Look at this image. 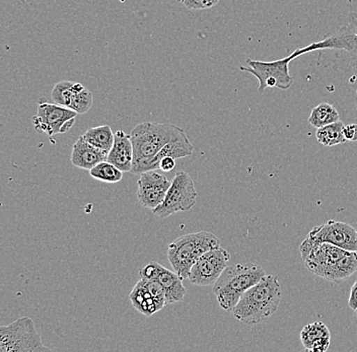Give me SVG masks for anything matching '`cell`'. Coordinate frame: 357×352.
Returning a JSON list of instances; mask_svg holds the SVG:
<instances>
[{
  "instance_id": "6da1fadb",
  "label": "cell",
  "mask_w": 357,
  "mask_h": 352,
  "mask_svg": "<svg viewBox=\"0 0 357 352\" xmlns=\"http://www.w3.org/2000/svg\"><path fill=\"white\" fill-rule=\"evenodd\" d=\"M281 298L282 291L278 278L266 274L243 295L234 307V317L247 325L264 322L278 311Z\"/></svg>"
},
{
  "instance_id": "7a4b0ae2",
  "label": "cell",
  "mask_w": 357,
  "mask_h": 352,
  "mask_svg": "<svg viewBox=\"0 0 357 352\" xmlns=\"http://www.w3.org/2000/svg\"><path fill=\"white\" fill-rule=\"evenodd\" d=\"M303 261L312 273L336 284L344 282L357 271V252L329 243L314 246Z\"/></svg>"
},
{
  "instance_id": "3957f363",
  "label": "cell",
  "mask_w": 357,
  "mask_h": 352,
  "mask_svg": "<svg viewBox=\"0 0 357 352\" xmlns=\"http://www.w3.org/2000/svg\"><path fill=\"white\" fill-rule=\"evenodd\" d=\"M266 275L264 268L254 263H240L227 266L218 282L213 293L225 311L233 312L243 295Z\"/></svg>"
},
{
  "instance_id": "277c9868",
  "label": "cell",
  "mask_w": 357,
  "mask_h": 352,
  "mask_svg": "<svg viewBox=\"0 0 357 352\" xmlns=\"http://www.w3.org/2000/svg\"><path fill=\"white\" fill-rule=\"evenodd\" d=\"M220 246V239L209 231L187 234L169 244L167 259L183 280H188L190 270L198 258Z\"/></svg>"
},
{
  "instance_id": "5b68a950",
  "label": "cell",
  "mask_w": 357,
  "mask_h": 352,
  "mask_svg": "<svg viewBox=\"0 0 357 352\" xmlns=\"http://www.w3.org/2000/svg\"><path fill=\"white\" fill-rule=\"evenodd\" d=\"M134 162L155 157L160 149L173 140L187 135L184 129L175 124L144 122L131 131Z\"/></svg>"
},
{
  "instance_id": "8992f818",
  "label": "cell",
  "mask_w": 357,
  "mask_h": 352,
  "mask_svg": "<svg viewBox=\"0 0 357 352\" xmlns=\"http://www.w3.org/2000/svg\"><path fill=\"white\" fill-rule=\"evenodd\" d=\"M329 243L348 251L357 252V229L346 222L329 220L314 227L301 244V258L305 259L317 245Z\"/></svg>"
},
{
  "instance_id": "52a82bcc",
  "label": "cell",
  "mask_w": 357,
  "mask_h": 352,
  "mask_svg": "<svg viewBox=\"0 0 357 352\" xmlns=\"http://www.w3.org/2000/svg\"><path fill=\"white\" fill-rule=\"evenodd\" d=\"M51 349L44 346L41 336L36 330L32 319H17L8 326L0 327V352H43Z\"/></svg>"
},
{
  "instance_id": "ba28073f",
  "label": "cell",
  "mask_w": 357,
  "mask_h": 352,
  "mask_svg": "<svg viewBox=\"0 0 357 352\" xmlns=\"http://www.w3.org/2000/svg\"><path fill=\"white\" fill-rule=\"evenodd\" d=\"M197 190L187 171H178L172 180L164 201L153 209V215L166 218L178 213L189 211L197 201Z\"/></svg>"
},
{
  "instance_id": "9c48e42d",
  "label": "cell",
  "mask_w": 357,
  "mask_h": 352,
  "mask_svg": "<svg viewBox=\"0 0 357 352\" xmlns=\"http://www.w3.org/2000/svg\"><path fill=\"white\" fill-rule=\"evenodd\" d=\"M294 59L296 56L294 53L289 56L274 61L248 59V68L241 66V70L251 73L259 80V93H263L267 88L287 91L294 82L289 73V63Z\"/></svg>"
},
{
  "instance_id": "30bf717a",
  "label": "cell",
  "mask_w": 357,
  "mask_h": 352,
  "mask_svg": "<svg viewBox=\"0 0 357 352\" xmlns=\"http://www.w3.org/2000/svg\"><path fill=\"white\" fill-rule=\"evenodd\" d=\"M77 115L75 111L55 102H40L33 124L39 132L54 137L70 130L75 125Z\"/></svg>"
},
{
  "instance_id": "8fae6325",
  "label": "cell",
  "mask_w": 357,
  "mask_h": 352,
  "mask_svg": "<svg viewBox=\"0 0 357 352\" xmlns=\"http://www.w3.org/2000/svg\"><path fill=\"white\" fill-rule=\"evenodd\" d=\"M318 50H340L347 52L351 56L357 58V15L350 10L347 17V23L334 32L333 34L326 36L320 42L310 44L305 48L294 51L296 57L307 53Z\"/></svg>"
},
{
  "instance_id": "7c38bea8",
  "label": "cell",
  "mask_w": 357,
  "mask_h": 352,
  "mask_svg": "<svg viewBox=\"0 0 357 352\" xmlns=\"http://www.w3.org/2000/svg\"><path fill=\"white\" fill-rule=\"evenodd\" d=\"M229 259L231 255L222 247L206 252L192 266L189 282L197 286L213 285L227 268Z\"/></svg>"
},
{
  "instance_id": "4fadbf2b",
  "label": "cell",
  "mask_w": 357,
  "mask_h": 352,
  "mask_svg": "<svg viewBox=\"0 0 357 352\" xmlns=\"http://www.w3.org/2000/svg\"><path fill=\"white\" fill-rule=\"evenodd\" d=\"M53 102L66 107L77 114H86L93 107V97L82 84L62 80L57 82L51 93Z\"/></svg>"
},
{
  "instance_id": "5bb4252c",
  "label": "cell",
  "mask_w": 357,
  "mask_h": 352,
  "mask_svg": "<svg viewBox=\"0 0 357 352\" xmlns=\"http://www.w3.org/2000/svg\"><path fill=\"white\" fill-rule=\"evenodd\" d=\"M171 184L172 181L162 174L155 171H145L137 181L138 200L145 208L153 211L164 201Z\"/></svg>"
},
{
  "instance_id": "9a60e30c",
  "label": "cell",
  "mask_w": 357,
  "mask_h": 352,
  "mask_svg": "<svg viewBox=\"0 0 357 352\" xmlns=\"http://www.w3.org/2000/svg\"><path fill=\"white\" fill-rule=\"evenodd\" d=\"M194 146L190 142L188 137L178 138V139L173 140V141L167 144L164 148L160 149V153L153 158H147V159H142L135 160L133 162V168L131 173L135 175H142V173L149 171H155L158 169L160 160L162 158L173 157L176 160L183 159V158L191 157L193 155Z\"/></svg>"
},
{
  "instance_id": "2e32d148",
  "label": "cell",
  "mask_w": 357,
  "mask_h": 352,
  "mask_svg": "<svg viewBox=\"0 0 357 352\" xmlns=\"http://www.w3.org/2000/svg\"><path fill=\"white\" fill-rule=\"evenodd\" d=\"M108 162L120 169L123 173L130 171L133 168L134 148L131 135L123 130L115 133V139L108 155Z\"/></svg>"
},
{
  "instance_id": "e0dca14e",
  "label": "cell",
  "mask_w": 357,
  "mask_h": 352,
  "mask_svg": "<svg viewBox=\"0 0 357 352\" xmlns=\"http://www.w3.org/2000/svg\"><path fill=\"white\" fill-rule=\"evenodd\" d=\"M109 153L95 148L82 137L78 138L71 153V162L77 168L89 171L108 159Z\"/></svg>"
},
{
  "instance_id": "ac0fdd59",
  "label": "cell",
  "mask_w": 357,
  "mask_h": 352,
  "mask_svg": "<svg viewBox=\"0 0 357 352\" xmlns=\"http://www.w3.org/2000/svg\"><path fill=\"white\" fill-rule=\"evenodd\" d=\"M301 341L307 351L326 352L331 343V333L323 322H314L301 330Z\"/></svg>"
},
{
  "instance_id": "d6986e66",
  "label": "cell",
  "mask_w": 357,
  "mask_h": 352,
  "mask_svg": "<svg viewBox=\"0 0 357 352\" xmlns=\"http://www.w3.org/2000/svg\"><path fill=\"white\" fill-rule=\"evenodd\" d=\"M166 293L167 305L182 302L186 296V289L183 284V278L175 271L169 270L160 265V273L156 280Z\"/></svg>"
},
{
  "instance_id": "ffe728a7",
  "label": "cell",
  "mask_w": 357,
  "mask_h": 352,
  "mask_svg": "<svg viewBox=\"0 0 357 352\" xmlns=\"http://www.w3.org/2000/svg\"><path fill=\"white\" fill-rule=\"evenodd\" d=\"M129 298L135 309L146 317H151L153 314L164 309V307L158 304V300L151 295L142 280H140L133 287L132 291L129 295Z\"/></svg>"
},
{
  "instance_id": "44dd1931",
  "label": "cell",
  "mask_w": 357,
  "mask_h": 352,
  "mask_svg": "<svg viewBox=\"0 0 357 352\" xmlns=\"http://www.w3.org/2000/svg\"><path fill=\"white\" fill-rule=\"evenodd\" d=\"M82 137L95 148L109 153L114 144L115 133H113L110 126L100 125L88 129Z\"/></svg>"
},
{
  "instance_id": "7402d4cb",
  "label": "cell",
  "mask_w": 357,
  "mask_h": 352,
  "mask_svg": "<svg viewBox=\"0 0 357 352\" xmlns=\"http://www.w3.org/2000/svg\"><path fill=\"white\" fill-rule=\"evenodd\" d=\"M344 126L343 122L339 120L329 125L321 127L317 129V140L324 146H335L344 144L346 142L344 133H343Z\"/></svg>"
},
{
  "instance_id": "603a6c76",
  "label": "cell",
  "mask_w": 357,
  "mask_h": 352,
  "mask_svg": "<svg viewBox=\"0 0 357 352\" xmlns=\"http://www.w3.org/2000/svg\"><path fill=\"white\" fill-rule=\"evenodd\" d=\"M340 120V115L333 105L329 102H322L312 109L309 117V123L314 128H321Z\"/></svg>"
},
{
  "instance_id": "cb8c5ba5",
  "label": "cell",
  "mask_w": 357,
  "mask_h": 352,
  "mask_svg": "<svg viewBox=\"0 0 357 352\" xmlns=\"http://www.w3.org/2000/svg\"><path fill=\"white\" fill-rule=\"evenodd\" d=\"M89 171L91 177L100 182L114 184V183L120 182L123 179V171L108 160L100 162L95 168Z\"/></svg>"
},
{
  "instance_id": "d4e9b609",
  "label": "cell",
  "mask_w": 357,
  "mask_h": 352,
  "mask_svg": "<svg viewBox=\"0 0 357 352\" xmlns=\"http://www.w3.org/2000/svg\"><path fill=\"white\" fill-rule=\"evenodd\" d=\"M220 2V0H182V3L190 10H209Z\"/></svg>"
},
{
  "instance_id": "484cf974",
  "label": "cell",
  "mask_w": 357,
  "mask_h": 352,
  "mask_svg": "<svg viewBox=\"0 0 357 352\" xmlns=\"http://www.w3.org/2000/svg\"><path fill=\"white\" fill-rule=\"evenodd\" d=\"M160 264L158 262H151L140 270L139 275L142 280H155L160 273Z\"/></svg>"
},
{
  "instance_id": "4316f807",
  "label": "cell",
  "mask_w": 357,
  "mask_h": 352,
  "mask_svg": "<svg viewBox=\"0 0 357 352\" xmlns=\"http://www.w3.org/2000/svg\"><path fill=\"white\" fill-rule=\"evenodd\" d=\"M176 168V159L173 157L162 158L160 160V164H158V169L165 171V173H169V171H173Z\"/></svg>"
},
{
  "instance_id": "83f0119b",
  "label": "cell",
  "mask_w": 357,
  "mask_h": 352,
  "mask_svg": "<svg viewBox=\"0 0 357 352\" xmlns=\"http://www.w3.org/2000/svg\"><path fill=\"white\" fill-rule=\"evenodd\" d=\"M346 141H357V124L345 125L343 129Z\"/></svg>"
},
{
  "instance_id": "f1b7e54d",
  "label": "cell",
  "mask_w": 357,
  "mask_h": 352,
  "mask_svg": "<svg viewBox=\"0 0 357 352\" xmlns=\"http://www.w3.org/2000/svg\"><path fill=\"white\" fill-rule=\"evenodd\" d=\"M348 306H349L350 309H354V311H356L357 309V280L352 285L351 291H350Z\"/></svg>"
},
{
  "instance_id": "f546056e",
  "label": "cell",
  "mask_w": 357,
  "mask_h": 352,
  "mask_svg": "<svg viewBox=\"0 0 357 352\" xmlns=\"http://www.w3.org/2000/svg\"><path fill=\"white\" fill-rule=\"evenodd\" d=\"M356 324H357V309H356Z\"/></svg>"
},
{
  "instance_id": "4dcf8cb0",
  "label": "cell",
  "mask_w": 357,
  "mask_h": 352,
  "mask_svg": "<svg viewBox=\"0 0 357 352\" xmlns=\"http://www.w3.org/2000/svg\"><path fill=\"white\" fill-rule=\"evenodd\" d=\"M177 1H180V2H182V0H177Z\"/></svg>"
}]
</instances>
